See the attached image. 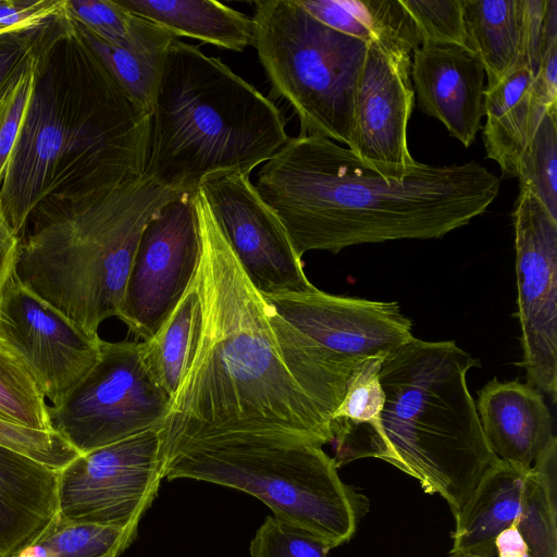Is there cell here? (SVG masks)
<instances>
[{"instance_id":"5b68a950","label":"cell","mask_w":557,"mask_h":557,"mask_svg":"<svg viewBox=\"0 0 557 557\" xmlns=\"http://www.w3.org/2000/svg\"><path fill=\"white\" fill-rule=\"evenodd\" d=\"M182 193L149 175L121 185L53 195L32 213L15 274L34 295L91 337L119 317L147 222Z\"/></svg>"},{"instance_id":"8fae6325","label":"cell","mask_w":557,"mask_h":557,"mask_svg":"<svg viewBox=\"0 0 557 557\" xmlns=\"http://www.w3.org/2000/svg\"><path fill=\"white\" fill-rule=\"evenodd\" d=\"M171 400L148 371L139 341L101 339L94 367L60 405L48 407V414L52 431L86 454L161 430Z\"/></svg>"},{"instance_id":"7402d4cb","label":"cell","mask_w":557,"mask_h":557,"mask_svg":"<svg viewBox=\"0 0 557 557\" xmlns=\"http://www.w3.org/2000/svg\"><path fill=\"white\" fill-rule=\"evenodd\" d=\"M127 12L171 33L235 52L253 44V22L214 0H114Z\"/></svg>"},{"instance_id":"44dd1931","label":"cell","mask_w":557,"mask_h":557,"mask_svg":"<svg viewBox=\"0 0 557 557\" xmlns=\"http://www.w3.org/2000/svg\"><path fill=\"white\" fill-rule=\"evenodd\" d=\"M532 75L520 62L500 82L485 87L482 132L487 158L498 163L503 174L518 177L520 159L545 110L532 98Z\"/></svg>"},{"instance_id":"6da1fadb","label":"cell","mask_w":557,"mask_h":557,"mask_svg":"<svg viewBox=\"0 0 557 557\" xmlns=\"http://www.w3.org/2000/svg\"><path fill=\"white\" fill-rule=\"evenodd\" d=\"M201 253L197 338L160 434V456L237 432H286L331 444L329 421L297 382L273 312L226 243L201 193L194 194Z\"/></svg>"},{"instance_id":"f1b7e54d","label":"cell","mask_w":557,"mask_h":557,"mask_svg":"<svg viewBox=\"0 0 557 557\" xmlns=\"http://www.w3.org/2000/svg\"><path fill=\"white\" fill-rule=\"evenodd\" d=\"M48 407L32 375L0 339V418L22 426L52 431Z\"/></svg>"},{"instance_id":"74e56055","label":"cell","mask_w":557,"mask_h":557,"mask_svg":"<svg viewBox=\"0 0 557 557\" xmlns=\"http://www.w3.org/2000/svg\"><path fill=\"white\" fill-rule=\"evenodd\" d=\"M546 0H523L520 61L524 62L534 78L543 44Z\"/></svg>"},{"instance_id":"d6986e66","label":"cell","mask_w":557,"mask_h":557,"mask_svg":"<svg viewBox=\"0 0 557 557\" xmlns=\"http://www.w3.org/2000/svg\"><path fill=\"white\" fill-rule=\"evenodd\" d=\"M475 405L484 436L500 460L531 467L555 436L544 396L529 383L494 377L479 391Z\"/></svg>"},{"instance_id":"484cf974","label":"cell","mask_w":557,"mask_h":557,"mask_svg":"<svg viewBox=\"0 0 557 557\" xmlns=\"http://www.w3.org/2000/svg\"><path fill=\"white\" fill-rule=\"evenodd\" d=\"M201 320V300L194 278L172 313L149 339L139 341L143 360L162 389L173 399L195 346Z\"/></svg>"},{"instance_id":"30bf717a","label":"cell","mask_w":557,"mask_h":557,"mask_svg":"<svg viewBox=\"0 0 557 557\" xmlns=\"http://www.w3.org/2000/svg\"><path fill=\"white\" fill-rule=\"evenodd\" d=\"M334 394L343 399L357 369L414 336L397 301L336 296L318 288L264 297Z\"/></svg>"},{"instance_id":"60d3db41","label":"cell","mask_w":557,"mask_h":557,"mask_svg":"<svg viewBox=\"0 0 557 557\" xmlns=\"http://www.w3.org/2000/svg\"><path fill=\"white\" fill-rule=\"evenodd\" d=\"M15 34H20V32L0 26V39L15 35Z\"/></svg>"},{"instance_id":"2e32d148","label":"cell","mask_w":557,"mask_h":557,"mask_svg":"<svg viewBox=\"0 0 557 557\" xmlns=\"http://www.w3.org/2000/svg\"><path fill=\"white\" fill-rule=\"evenodd\" d=\"M0 339L52 406L60 405L94 367L101 341L29 292L15 270L0 295Z\"/></svg>"},{"instance_id":"5bb4252c","label":"cell","mask_w":557,"mask_h":557,"mask_svg":"<svg viewBox=\"0 0 557 557\" xmlns=\"http://www.w3.org/2000/svg\"><path fill=\"white\" fill-rule=\"evenodd\" d=\"M518 318L527 383L557 400V220L520 188L513 211Z\"/></svg>"},{"instance_id":"7c38bea8","label":"cell","mask_w":557,"mask_h":557,"mask_svg":"<svg viewBox=\"0 0 557 557\" xmlns=\"http://www.w3.org/2000/svg\"><path fill=\"white\" fill-rule=\"evenodd\" d=\"M159 430L79 454L58 476V511L72 520L138 524L162 481Z\"/></svg>"},{"instance_id":"f35d334b","label":"cell","mask_w":557,"mask_h":557,"mask_svg":"<svg viewBox=\"0 0 557 557\" xmlns=\"http://www.w3.org/2000/svg\"><path fill=\"white\" fill-rule=\"evenodd\" d=\"M38 30L16 34L0 39V90L15 69L29 54Z\"/></svg>"},{"instance_id":"d590c367","label":"cell","mask_w":557,"mask_h":557,"mask_svg":"<svg viewBox=\"0 0 557 557\" xmlns=\"http://www.w3.org/2000/svg\"><path fill=\"white\" fill-rule=\"evenodd\" d=\"M531 92L541 108H557V0H546L542 54Z\"/></svg>"},{"instance_id":"cb8c5ba5","label":"cell","mask_w":557,"mask_h":557,"mask_svg":"<svg viewBox=\"0 0 557 557\" xmlns=\"http://www.w3.org/2000/svg\"><path fill=\"white\" fill-rule=\"evenodd\" d=\"M326 26L367 45L413 52L421 46L417 26L400 0H296Z\"/></svg>"},{"instance_id":"603a6c76","label":"cell","mask_w":557,"mask_h":557,"mask_svg":"<svg viewBox=\"0 0 557 557\" xmlns=\"http://www.w3.org/2000/svg\"><path fill=\"white\" fill-rule=\"evenodd\" d=\"M77 24L85 42L115 82L150 113L168 49L176 37L139 17L132 42L127 47H117Z\"/></svg>"},{"instance_id":"d4e9b609","label":"cell","mask_w":557,"mask_h":557,"mask_svg":"<svg viewBox=\"0 0 557 557\" xmlns=\"http://www.w3.org/2000/svg\"><path fill=\"white\" fill-rule=\"evenodd\" d=\"M523 0H465L469 48L481 60L487 86L500 82L521 61Z\"/></svg>"},{"instance_id":"9a60e30c","label":"cell","mask_w":557,"mask_h":557,"mask_svg":"<svg viewBox=\"0 0 557 557\" xmlns=\"http://www.w3.org/2000/svg\"><path fill=\"white\" fill-rule=\"evenodd\" d=\"M252 286L263 296L315 289L288 234L248 175L227 174L198 188Z\"/></svg>"},{"instance_id":"52a82bcc","label":"cell","mask_w":557,"mask_h":557,"mask_svg":"<svg viewBox=\"0 0 557 557\" xmlns=\"http://www.w3.org/2000/svg\"><path fill=\"white\" fill-rule=\"evenodd\" d=\"M335 460L318 442L286 432H237L183 444L160 456L163 479H194L243 491L274 517L323 539L349 541L358 511Z\"/></svg>"},{"instance_id":"e0dca14e","label":"cell","mask_w":557,"mask_h":557,"mask_svg":"<svg viewBox=\"0 0 557 557\" xmlns=\"http://www.w3.org/2000/svg\"><path fill=\"white\" fill-rule=\"evenodd\" d=\"M411 61L405 49L367 45L354 94L349 149L391 180L405 178L419 164L407 141L414 101Z\"/></svg>"},{"instance_id":"ac0fdd59","label":"cell","mask_w":557,"mask_h":557,"mask_svg":"<svg viewBox=\"0 0 557 557\" xmlns=\"http://www.w3.org/2000/svg\"><path fill=\"white\" fill-rule=\"evenodd\" d=\"M410 77L418 108L470 147L484 115L485 71L479 57L456 45L422 44L412 52Z\"/></svg>"},{"instance_id":"ba28073f","label":"cell","mask_w":557,"mask_h":557,"mask_svg":"<svg viewBox=\"0 0 557 557\" xmlns=\"http://www.w3.org/2000/svg\"><path fill=\"white\" fill-rule=\"evenodd\" d=\"M253 44L272 92L285 99L299 135L351 144L354 94L367 44L335 30L296 0L253 2Z\"/></svg>"},{"instance_id":"8992f818","label":"cell","mask_w":557,"mask_h":557,"mask_svg":"<svg viewBox=\"0 0 557 557\" xmlns=\"http://www.w3.org/2000/svg\"><path fill=\"white\" fill-rule=\"evenodd\" d=\"M284 115L219 58L172 40L149 113L145 174L195 193L213 177L250 175L287 141Z\"/></svg>"},{"instance_id":"4fadbf2b","label":"cell","mask_w":557,"mask_h":557,"mask_svg":"<svg viewBox=\"0 0 557 557\" xmlns=\"http://www.w3.org/2000/svg\"><path fill=\"white\" fill-rule=\"evenodd\" d=\"M194 194L163 205L141 232L117 317L141 341L161 327L197 274L201 243Z\"/></svg>"},{"instance_id":"277c9868","label":"cell","mask_w":557,"mask_h":557,"mask_svg":"<svg viewBox=\"0 0 557 557\" xmlns=\"http://www.w3.org/2000/svg\"><path fill=\"white\" fill-rule=\"evenodd\" d=\"M479 360L455 341L413 337L387 354L379 379L384 403L369 424L336 434L335 463L373 457L438 494L456 516L498 459L481 425L467 374Z\"/></svg>"},{"instance_id":"3957f363","label":"cell","mask_w":557,"mask_h":557,"mask_svg":"<svg viewBox=\"0 0 557 557\" xmlns=\"http://www.w3.org/2000/svg\"><path fill=\"white\" fill-rule=\"evenodd\" d=\"M63 16V15H62ZM58 20L36 34V79L1 185L0 213L21 238L34 210L65 193L109 188L140 177L149 112L115 82L75 22L67 70H61Z\"/></svg>"},{"instance_id":"9c48e42d","label":"cell","mask_w":557,"mask_h":557,"mask_svg":"<svg viewBox=\"0 0 557 557\" xmlns=\"http://www.w3.org/2000/svg\"><path fill=\"white\" fill-rule=\"evenodd\" d=\"M557 440L531 467L497 459L455 516L450 554L557 557Z\"/></svg>"},{"instance_id":"83f0119b","label":"cell","mask_w":557,"mask_h":557,"mask_svg":"<svg viewBox=\"0 0 557 557\" xmlns=\"http://www.w3.org/2000/svg\"><path fill=\"white\" fill-rule=\"evenodd\" d=\"M520 188L529 190L557 220V108L544 111L520 159Z\"/></svg>"},{"instance_id":"f546056e","label":"cell","mask_w":557,"mask_h":557,"mask_svg":"<svg viewBox=\"0 0 557 557\" xmlns=\"http://www.w3.org/2000/svg\"><path fill=\"white\" fill-rule=\"evenodd\" d=\"M383 359L371 358L355 372L343 399L331 416L332 440L341 432L372 423L379 418L384 403L379 379Z\"/></svg>"},{"instance_id":"ab89813d","label":"cell","mask_w":557,"mask_h":557,"mask_svg":"<svg viewBox=\"0 0 557 557\" xmlns=\"http://www.w3.org/2000/svg\"><path fill=\"white\" fill-rule=\"evenodd\" d=\"M18 243L0 213V295L15 270Z\"/></svg>"},{"instance_id":"b9f144b4","label":"cell","mask_w":557,"mask_h":557,"mask_svg":"<svg viewBox=\"0 0 557 557\" xmlns=\"http://www.w3.org/2000/svg\"><path fill=\"white\" fill-rule=\"evenodd\" d=\"M449 557H475V556L466 555V554H450Z\"/></svg>"},{"instance_id":"4dcf8cb0","label":"cell","mask_w":557,"mask_h":557,"mask_svg":"<svg viewBox=\"0 0 557 557\" xmlns=\"http://www.w3.org/2000/svg\"><path fill=\"white\" fill-rule=\"evenodd\" d=\"M36 40V36H35ZM36 79L34 46L0 90V185Z\"/></svg>"},{"instance_id":"e575fe53","label":"cell","mask_w":557,"mask_h":557,"mask_svg":"<svg viewBox=\"0 0 557 557\" xmlns=\"http://www.w3.org/2000/svg\"><path fill=\"white\" fill-rule=\"evenodd\" d=\"M0 445L60 471L79 454L58 433L15 424L0 418Z\"/></svg>"},{"instance_id":"ffe728a7","label":"cell","mask_w":557,"mask_h":557,"mask_svg":"<svg viewBox=\"0 0 557 557\" xmlns=\"http://www.w3.org/2000/svg\"><path fill=\"white\" fill-rule=\"evenodd\" d=\"M59 471L0 445V557L39 533L58 512Z\"/></svg>"},{"instance_id":"7a4b0ae2","label":"cell","mask_w":557,"mask_h":557,"mask_svg":"<svg viewBox=\"0 0 557 557\" xmlns=\"http://www.w3.org/2000/svg\"><path fill=\"white\" fill-rule=\"evenodd\" d=\"M261 198L301 258L311 250L397 239L442 238L484 213L499 178L476 161L420 163L387 178L348 147L317 135L289 137L258 171Z\"/></svg>"},{"instance_id":"836d02e7","label":"cell","mask_w":557,"mask_h":557,"mask_svg":"<svg viewBox=\"0 0 557 557\" xmlns=\"http://www.w3.org/2000/svg\"><path fill=\"white\" fill-rule=\"evenodd\" d=\"M65 8L77 23L117 47L132 42L139 21L114 0H65Z\"/></svg>"},{"instance_id":"d6a6232c","label":"cell","mask_w":557,"mask_h":557,"mask_svg":"<svg viewBox=\"0 0 557 557\" xmlns=\"http://www.w3.org/2000/svg\"><path fill=\"white\" fill-rule=\"evenodd\" d=\"M400 1L417 26L421 45L448 44L470 49L463 22L465 0Z\"/></svg>"},{"instance_id":"8d00e7d4","label":"cell","mask_w":557,"mask_h":557,"mask_svg":"<svg viewBox=\"0 0 557 557\" xmlns=\"http://www.w3.org/2000/svg\"><path fill=\"white\" fill-rule=\"evenodd\" d=\"M65 12V0L0 1V26L18 32L38 30Z\"/></svg>"},{"instance_id":"4316f807","label":"cell","mask_w":557,"mask_h":557,"mask_svg":"<svg viewBox=\"0 0 557 557\" xmlns=\"http://www.w3.org/2000/svg\"><path fill=\"white\" fill-rule=\"evenodd\" d=\"M138 524L81 522L59 511L32 540L8 557H119L136 539Z\"/></svg>"},{"instance_id":"1f68e13d","label":"cell","mask_w":557,"mask_h":557,"mask_svg":"<svg viewBox=\"0 0 557 557\" xmlns=\"http://www.w3.org/2000/svg\"><path fill=\"white\" fill-rule=\"evenodd\" d=\"M332 545L315 534L268 516L250 542V557H326Z\"/></svg>"}]
</instances>
